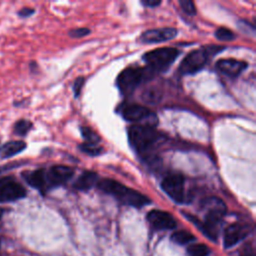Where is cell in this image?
Masks as SVG:
<instances>
[{
    "label": "cell",
    "mask_w": 256,
    "mask_h": 256,
    "mask_svg": "<svg viewBox=\"0 0 256 256\" xmlns=\"http://www.w3.org/2000/svg\"><path fill=\"white\" fill-rule=\"evenodd\" d=\"M202 206L207 209L204 222H200L197 218L191 215H188L187 217L191 222L195 223L199 229L202 230L207 237L215 241L218 237L223 217L226 214V206L224 202L217 197H209L205 199L202 203Z\"/></svg>",
    "instance_id": "cell-1"
},
{
    "label": "cell",
    "mask_w": 256,
    "mask_h": 256,
    "mask_svg": "<svg viewBox=\"0 0 256 256\" xmlns=\"http://www.w3.org/2000/svg\"><path fill=\"white\" fill-rule=\"evenodd\" d=\"M0 244H1V238H0Z\"/></svg>",
    "instance_id": "cell-32"
},
{
    "label": "cell",
    "mask_w": 256,
    "mask_h": 256,
    "mask_svg": "<svg viewBox=\"0 0 256 256\" xmlns=\"http://www.w3.org/2000/svg\"><path fill=\"white\" fill-rule=\"evenodd\" d=\"M160 139L158 131L148 125H133L128 129V140L131 147L138 153L149 151Z\"/></svg>",
    "instance_id": "cell-3"
},
{
    "label": "cell",
    "mask_w": 256,
    "mask_h": 256,
    "mask_svg": "<svg viewBox=\"0 0 256 256\" xmlns=\"http://www.w3.org/2000/svg\"><path fill=\"white\" fill-rule=\"evenodd\" d=\"M90 33V29L86 28V27H79V28H75V29H71L69 31V36L72 37V38H81L84 37L86 35H88Z\"/></svg>",
    "instance_id": "cell-26"
},
{
    "label": "cell",
    "mask_w": 256,
    "mask_h": 256,
    "mask_svg": "<svg viewBox=\"0 0 256 256\" xmlns=\"http://www.w3.org/2000/svg\"><path fill=\"white\" fill-rule=\"evenodd\" d=\"M3 214H4V209H2L1 207H0V221H1Z\"/></svg>",
    "instance_id": "cell-31"
},
{
    "label": "cell",
    "mask_w": 256,
    "mask_h": 256,
    "mask_svg": "<svg viewBox=\"0 0 256 256\" xmlns=\"http://www.w3.org/2000/svg\"><path fill=\"white\" fill-rule=\"evenodd\" d=\"M177 29L173 27H163L155 28L143 32L140 36V41L143 43H159L165 42L170 39H173L177 35Z\"/></svg>",
    "instance_id": "cell-14"
},
{
    "label": "cell",
    "mask_w": 256,
    "mask_h": 256,
    "mask_svg": "<svg viewBox=\"0 0 256 256\" xmlns=\"http://www.w3.org/2000/svg\"><path fill=\"white\" fill-rule=\"evenodd\" d=\"M27 144L22 140H12L8 141L0 146V158L1 159H8L13 157L23 150H25Z\"/></svg>",
    "instance_id": "cell-16"
},
{
    "label": "cell",
    "mask_w": 256,
    "mask_h": 256,
    "mask_svg": "<svg viewBox=\"0 0 256 256\" xmlns=\"http://www.w3.org/2000/svg\"><path fill=\"white\" fill-rule=\"evenodd\" d=\"M147 220L151 226L157 230H169L176 227L177 222L174 217L166 211L154 209L147 214Z\"/></svg>",
    "instance_id": "cell-11"
},
{
    "label": "cell",
    "mask_w": 256,
    "mask_h": 256,
    "mask_svg": "<svg viewBox=\"0 0 256 256\" xmlns=\"http://www.w3.org/2000/svg\"><path fill=\"white\" fill-rule=\"evenodd\" d=\"M23 178L31 187L37 189L42 194L47 192L45 181V169L40 168L33 171H25L22 173Z\"/></svg>",
    "instance_id": "cell-15"
},
{
    "label": "cell",
    "mask_w": 256,
    "mask_h": 256,
    "mask_svg": "<svg viewBox=\"0 0 256 256\" xmlns=\"http://www.w3.org/2000/svg\"><path fill=\"white\" fill-rule=\"evenodd\" d=\"M33 124L31 121L26 119H19L13 127V133L17 136L24 137L28 134V132L32 129Z\"/></svg>",
    "instance_id": "cell-19"
},
{
    "label": "cell",
    "mask_w": 256,
    "mask_h": 256,
    "mask_svg": "<svg viewBox=\"0 0 256 256\" xmlns=\"http://www.w3.org/2000/svg\"><path fill=\"white\" fill-rule=\"evenodd\" d=\"M97 187L106 194L113 196L119 202L135 208L143 207L151 202V200L144 194L137 190L127 187L122 183L114 179L104 178L97 182Z\"/></svg>",
    "instance_id": "cell-2"
},
{
    "label": "cell",
    "mask_w": 256,
    "mask_h": 256,
    "mask_svg": "<svg viewBox=\"0 0 256 256\" xmlns=\"http://www.w3.org/2000/svg\"><path fill=\"white\" fill-rule=\"evenodd\" d=\"M98 175L94 171H84L74 182L73 187L79 191H87L97 184Z\"/></svg>",
    "instance_id": "cell-17"
},
{
    "label": "cell",
    "mask_w": 256,
    "mask_h": 256,
    "mask_svg": "<svg viewBox=\"0 0 256 256\" xmlns=\"http://www.w3.org/2000/svg\"><path fill=\"white\" fill-rule=\"evenodd\" d=\"M215 37L220 41H232L235 39L236 35L233 31L226 27H219L215 31Z\"/></svg>",
    "instance_id": "cell-23"
},
{
    "label": "cell",
    "mask_w": 256,
    "mask_h": 256,
    "mask_svg": "<svg viewBox=\"0 0 256 256\" xmlns=\"http://www.w3.org/2000/svg\"><path fill=\"white\" fill-rule=\"evenodd\" d=\"M225 49L223 46H208V47L196 49L186 55L179 65V72L182 75L195 74L206 65L209 57Z\"/></svg>",
    "instance_id": "cell-4"
},
{
    "label": "cell",
    "mask_w": 256,
    "mask_h": 256,
    "mask_svg": "<svg viewBox=\"0 0 256 256\" xmlns=\"http://www.w3.org/2000/svg\"><path fill=\"white\" fill-rule=\"evenodd\" d=\"M187 253L189 256H208L210 253V249L203 243H195L189 245Z\"/></svg>",
    "instance_id": "cell-20"
},
{
    "label": "cell",
    "mask_w": 256,
    "mask_h": 256,
    "mask_svg": "<svg viewBox=\"0 0 256 256\" xmlns=\"http://www.w3.org/2000/svg\"><path fill=\"white\" fill-rule=\"evenodd\" d=\"M249 227L241 223L230 224L224 231V247L230 248L236 245L248 234Z\"/></svg>",
    "instance_id": "cell-13"
},
{
    "label": "cell",
    "mask_w": 256,
    "mask_h": 256,
    "mask_svg": "<svg viewBox=\"0 0 256 256\" xmlns=\"http://www.w3.org/2000/svg\"><path fill=\"white\" fill-rule=\"evenodd\" d=\"M27 192L24 186L12 176L0 177V203L14 202L24 198Z\"/></svg>",
    "instance_id": "cell-8"
},
{
    "label": "cell",
    "mask_w": 256,
    "mask_h": 256,
    "mask_svg": "<svg viewBox=\"0 0 256 256\" xmlns=\"http://www.w3.org/2000/svg\"><path fill=\"white\" fill-rule=\"evenodd\" d=\"M240 256H255V252L253 249H248V250H245L243 251Z\"/></svg>",
    "instance_id": "cell-30"
},
{
    "label": "cell",
    "mask_w": 256,
    "mask_h": 256,
    "mask_svg": "<svg viewBox=\"0 0 256 256\" xmlns=\"http://www.w3.org/2000/svg\"><path fill=\"white\" fill-rule=\"evenodd\" d=\"M180 51L173 47H162L146 52L143 60L152 72H163L177 59Z\"/></svg>",
    "instance_id": "cell-5"
},
{
    "label": "cell",
    "mask_w": 256,
    "mask_h": 256,
    "mask_svg": "<svg viewBox=\"0 0 256 256\" xmlns=\"http://www.w3.org/2000/svg\"><path fill=\"white\" fill-rule=\"evenodd\" d=\"M120 113L126 121L135 122L138 123V125L154 127V125L157 124L156 115L150 109L140 104H125L121 107Z\"/></svg>",
    "instance_id": "cell-6"
},
{
    "label": "cell",
    "mask_w": 256,
    "mask_h": 256,
    "mask_svg": "<svg viewBox=\"0 0 256 256\" xmlns=\"http://www.w3.org/2000/svg\"><path fill=\"white\" fill-rule=\"evenodd\" d=\"M141 3L144 6L154 8V7H157L158 5H160L161 1H160V0H143V1H141Z\"/></svg>",
    "instance_id": "cell-29"
},
{
    "label": "cell",
    "mask_w": 256,
    "mask_h": 256,
    "mask_svg": "<svg viewBox=\"0 0 256 256\" xmlns=\"http://www.w3.org/2000/svg\"><path fill=\"white\" fill-rule=\"evenodd\" d=\"M247 66L248 64L245 61L233 58L220 59L216 62V68L222 74L231 78L238 77L247 68Z\"/></svg>",
    "instance_id": "cell-12"
},
{
    "label": "cell",
    "mask_w": 256,
    "mask_h": 256,
    "mask_svg": "<svg viewBox=\"0 0 256 256\" xmlns=\"http://www.w3.org/2000/svg\"><path fill=\"white\" fill-rule=\"evenodd\" d=\"M74 175V169L65 165H54L48 170L45 169V181L47 191L65 184Z\"/></svg>",
    "instance_id": "cell-10"
},
{
    "label": "cell",
    "mask_w": 256,
    "mask_h": 256,
    "mask_svg": "<svg viewBox=\"0 0 256 256\" xmlns=\"http://www.w3.org/2000/svg\"><path fill=\"white\" fill-rule=\"evenodd\" d=\"M171 239L173 242L183 245V244H187L195 240V236L190 233L187 230H178L175 231L174 233L171 235Z\"/></svg>",
    "instance_id": "cell-18"
},
{
    "label": "cell",
    "mask_w": 256,
    "mask_h": 256,
    "mask_svg": "<svg viewBox=\"0 0 256 256\" xmlns=\"http://www.w3.org/2000/svg\"><path fill=\"white\" fill-rule=\"evenodd\" d=\"M179 5L186 14L191 16L196 14V7L193 1H190V0H180Z\"/></svg>",
    "instance_id": "cell-25"
},
{
    "label": "cell",
    "mask_w": 256,
    "mask_h": 256,
    "mask_svg": "<svg viewBox=\"0 0 256 256\" xmlns=\"http://www.w3.org/2000/svg\"><path fill=\"white\" fill-rule=\"evenodd\" d=\"M81 134L85 139L86 143L98 144V142L100 141L99 135L94 130H92L90 127H81Z\"/></svg>",
    "instance_id": "cell-21"
},
{
    "label": "cell",
    "mask_w": 256,
    "mask_h": 256,
    "mask_svg": "<svg viewBox=\"0 0 256 256\" xmlns=\"http://www.w3.org/2000/svg\"><path fill=\"white\" fill-rule=\"evenodd\" d=\"M84 82H85V78L84 77H78L74 81V83H73V92H74L75 97H78L80 95L82 87L84 85Z\"/></svg>",
    "instance_id": "cell-27"
},
{
    "label": "cell",
    "mask_w": 256,
    "mask_h": 256,
    "mask_svg": "<svg viewBox=\"0 0 256 256\" xmlns=\"http://www.w3.org/2000/svg\"><path fill=\"white\" fill-rule=\"evenodd\" d=\"M79 149L89 155V156H98L103 152V148L98 144H91V143H83L79 145Z\"/></svg>",
    "instance_id": "cell-22"
},
{
    "label": "cell",
    "mask_w": 256,
    "mask_h": 256,
    "mask_svg": "<svg viewBox=\"0 0 256 256\" xmlns=\"http://www.w3.org/2000/svg\"><path fill=\"white\" fill-rule=\"evenodd\" d=\"M35 13V10L33 8H30V7H24L22 8L21 10H19L17 12L18 16L21 17V18H27V17H30L32 14Z\"/></svg>",
    "instance_id": "cell-28"
},
{
    "label": "cell",
    "mask_w": 256,
    "mask_h": 256,
    "mask_svg": "<svg viewBox=\"0 0 256 256\" xmlns=\"http://www.w3.org/2000/svg\"><path fill=\"white\" fill-rule=\"evenodd\" d=\"M145 77V70L141 67L130 66L118 75L116 84L122 94L129 95L141 84Z\"/></svg>",
    "instance_id": "cell-7"
},
{
    "label": "cell",
    "mask_w": 256,
    "mask_h": 256,
    "mask_svg": "<svg viewBox=\"0 0 256 256\" xmlns=\"http://www.w3.org/2000/svg\"><path fill=\"white\" fill-rule=\"evenodd\" d=\"M142 99L148 103H157L161 99L160 92L156 88H151L143 93Z\"/></svg>",
    "instance_id": "cell-24"
},
{
    "label": "cell",
    "mask_w": 256,
    "mask_h": 256,
    "mask_svg": "<svg viewBox=\"0 0 256 256\" xmlns=\"http://www.w3.org/2000/svg\"><path fill=\"white\" fill-rule=\"evenodd\" d=\"M161 188L174 202L183 203L185 201L183 176L176 173L167 175L161 182Z\"/></svg>",
    "instance_id": "cell-9"
}]
</instances>
